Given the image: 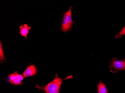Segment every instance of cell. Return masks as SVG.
Segmentation results:
<instances>
[{"label": "cell", "instance_id": "7", "mask_svg": "<svg viewBox=\"0 0 125 93\" xmlns=\"http://www.w3.org/2000/svg\"><path fill=\"white\" fill-rule=\"evenodd\" d=\"M98 93H108V91L106 85L102 81L97 85Z\"/></svg>", "mask_w": 125, "mask_h": 93}, {"label": "cell", "instance_id": "10", "mask_svg": "<svg viewBox=\"0 0 125 93\" xmlns=\"http://www.w3.org/2000/svg\"><path fill=\"white\" fill-rule=\"evenodd\" d=\"M60 90H59V91H57V92H53V93H47V92H45V93H59Z\"/></svg>", "mask_w": 125, "mask_h": 93}, {"label": "cell", "instance_id": "3", "mask_svg": "<svg viewBox=\"0 0 125 93\" xmlns=\"http://www.w3.org/2000/svg\"><path fill=\"white\" fill-rule=\"evenodd\" d=\"M110 72L116 73L119 71H125V59L123 60H118L114 58L110 62Z\"/></svg>", "mask_w": 125, "mask_h": 93}, {"label": "cell", "instance_id": "1", "mask_svg": "<svg viewBox=\"0 0 125 93\" xmlns=\"http://www.w3.org/2000/svg\"><path fill=\"white\" fill-rule=\"evenodd\" d=\"M58 74H56L55 77L53 81L48 84L44 87L38 86V88L45 91L47 93H53L56 92L60 89L63 80L58 77Z\"/></svg>", "mask_w": 125, "mask_h": 93}, {"label": "cell", "instance_id": "9", "mask_svg": "<svg viewBox=\"0 0 125 93\" xmlns=\"http://www.w3.org/2000/svg\"><path fill=\"white\" fill-rule=\"evenodd\" d=\"M0 61H3L4 60H6L4 56V53H3V50L2 48V42H0Z\"/></svg>", "mask_w": 125, "mask_h": 93}, {"label": "cell", "instance_id": "6", "mask_svg": "<svg viewBox=\"0 0 125 93\" xmlns=\"http://www.w3.org/2000/svg\"><path fill=\"white\" fill-rule=\"evenodd\" d=\"M31 29V27L28 26L27 24H25L24 25L21 24L20 26V35L21 36L25 37L26 38H27V34L29 32V30Z\"/></svg>", "mask_w": 125, "mask_h": 93}, {"label": "cell", "instance_id": "2", "mask_svg": "<svg viewBox=\"0 0 125 93\" xmlns=\"http://www.w3.org/2000/svg\"><path fill=\"white\" fill-rule=\"evenodd\" d=\"M71 10L72 7H70L68 11L64 13L61 27V31L62 32L66 33L71 30L72 28L73 21L72 17Z\"/></svg>", "mask_w": 125, "mask_h": 93}, {"label": "cell", "instance_id": "5", "mask_svg": "<svg viewBox=\"0 0 125 93\" xmlns=\"http://www.w3.org/2000/svg\"><path fill=\"white\" fill-rule=\"evenodd\" d=\"M37 73V70L34 65H31L27 67L22 75L24 77L32 76L35 75Z\"/></svg>", "mask_w": 125, "mask_h": 93}, {"label": "cell", "instance_id": "4", "mask_svg": "<svg viewBox=\"0 0 125 93\" xmlns=\"http://www.w3.org/2000/svg\"><path fill=\"white\" fill-rule=\"evenodd\" d=\"M24 76L22 75L18 74L17 72H15L9 76V81L11 84L14 85H19L21 84L23 80Z\"/></svg>", "mask_w": 125, "mask_h": 93}, {"label": "cell", "instance_id": "8", "mask_svg": "<svg viewBox=\"0 0 125 93\" xmlns=\"http://www.w3.org/2000/svg\"><path fill=\"white\" fill-rule=\"evenodd\" d=\"M124 35H125V25L124 27V28L122 29V30L120 32H119L118 34H116L115 38H119L121 37L124 36Z\"/></svg>", "mask_w": 125, "mask_h": 93}]
</instances>
